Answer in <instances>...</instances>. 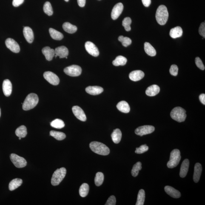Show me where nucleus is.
Masks as SVG:
<instances>
[{
	"label": "nucleus",
	"mask_w": 205,
	"mask_h": 205,
	"mask_svg": "<svg viewBox=\"0 0 205 205\" xmlns=\"http://www.w3.org/2000/svg\"><path fill=\"white\" fill-rule=\"evenodd\" d=\"M169 13L167 8L164 5H161L157 9L156 19L160 25H164L167 22Z\"/></svg>",
	"instance_id": "1"
},
{
	"label": "nucleus",
	"mask_w": 205,
	"mask_h": 205,
	"mask_svg": "<svg viewBox=\"0 0 205 205\" xmlns=\"http://www.w3.org/2000/svg\"><path fill=\"white\" fill-rule=\"evenodd\" d=\"M89 146L92 151L100 155H107L110 153V150L107 146L98 142H92Z\"/></svg>",
	"instance_id": "2"
},
{
	"label": "nucleus",
	"mask_w": 205,
	"mask_h": 205,
	"mask_svg": "<svg viewBox=\"0 0 205 205\" xmlns=\"http://www.w3.org/2000/svg\"><path fill=\"white\" fill-rule=\"evenodd\" d=\"M38 101L39 99L36 94H29L26 97L25 101L23 103V109L25 111H28L34 108L37 104Z\"/></svg>",
	"instance_id": "3"
},
{
	"label": "nucleus",
	"mask_w": 205,
	"mask_h": 205,
	"mask_svg": "<svg viewBox=\"0 0 205 205\" xmlns=\"http://www.w3.org/2000/svg\"><path fill=\"white\" fill-rule=\"evenodd\" d=\"M170 115L172 119L178 122H184L186 117V111L180 107L174 108L171 112Z\"/></svg>",
	"instance_id": "4"
},
{
	"label": "nucleus",
	"mask_w": 205,
	"mask_h": 205,
	"mask_svg": "<svg viewBox=\"0 0 205 205\" xmlns=\"http://www.w3.org/2000/svg\"><path fill=\"white\" fill-rule=\"evenodd\" d=\"M67 170L65 168H61L57 169L54 172L51 180L52 186H57L59 185L65 176Z\"/></svg>",
	"instance_id": "5"
},
{
	"label": "nucleus",
	"mask_w": 205,
	"mask_h": 205,
	"mask_svg": "<svg viewBox=\"0 0 205 205\" xmlns=\"http://www.w3.org/2000/svg\"><path fill=\"white\" fill-rule=\"evenodd\" d=\"M181 158L180 150L178 149H174L171 152L170 159L167 164L168 167L169 168H173L176 167L179 163Z\"/></svg>",
	"instance_id": "6"
},
{
	"label": "nucleus",
	"mask_w": 205,
	"mask_h": 205,
	"mask_svg": "<svg viewBox=\"0 0 205 205\" xmlns=\"http://www.w3.org/2000/svg\"><path fill=\"white\" fill-rule=\"evenodd\" d=\"M10 158L12 162L17 168H24L27 165V161L25 159L16 154H11Z\"/></svg>",
	"instance_id": "7"
},
{
	"label": "nucleus",
	"mask_w": 205,
	"mask_h": 205,
	"mask_svg": "<svg viewBox=\"0 0 205 205\" xmlns=\"http://www.w3.org/2000/svg\"><path fill=\"white\" fill-rule=\"evenodd\" d=\"M64 72L69 76H78L81 74L82 69L80 66L74 65L66 67L64 69Z\"/></svg>",
	"instance_id": "8"
},
{
	"label": "nucleus",
	"mask_w": 205,
	"mask_h": 205,
	"mask_svg": "<svg viewBox=\"0 0 205 205\" xmlns=\"http://www.w3.org/2000/svg\"><path fill=\"white\" fill-rule=\"evenodd\" d=\"M155 130V128L151 125H144L141 126L136 129L135 133L136 135L143 136L152 133Z\"/></svg>",
	"instance_id": "9"
},
{
	"label": "nucleus",
	"mask_w": 205,
	"mask_h": 205,
	"mask_svg": "<svg viewBox=\"0 0 205 205\" xmlns=\"http://www.w3.org/2000/svg\"><path fill=\"white\" fill-rule=\"evenodd\" d=\"M44 78L50 84L56 86L59 84L60 80L56 75L51 72H46L44 74Z\"/></svg>",
	"instance_id": "10"
},
{
	"label": "nucleus",
	"mask_w": 205,
	"mask_h": 205,
	"mask_svg": "<svg viewBox=\"0 0 205 205\" xmlns=\"http://www.w3.org/2000/svg\"><path fill=\"white\" fill-rule=\"evenodd\" d=\"M86 50L91 55L94 57H97L99 55V51L97 47L90 41H87L85 44Z\"/></svg>",
	"instance_id": "11"
},
{
	"label": "nucleus",
	"mask_w": 205,
	"mask_h": 205,
	"mask_svg": "<svg viewBox=\"0 0 205 205\" xmlns=\"http://www.w3.org/2000/svg\"><path fill=\"white\" fill-rule=\"evenodd\" d=\"M5 43L6 47L15 53H18L20 51L19 46L14 40L11 38H7Z\"/></svg>",
	"instance_id": "12"
},
{
	"label": "nucleus",
	"mask_w": 205,
	"mask_h": 205,
	"mask_svg": "<svg viewBox=\"0 0 205 205\" xmlns=\"http://www.w3.org/2000/svg\"><path fill=\"white\" fill-rule=\"evenodd\" d=\"M74 115L80 121L85 122L86 121L87 118L84 111L81 108L78 106H73L72 109Z\"/></svg>",
	"instance_id": "13"
},
{
	"label": "nucleus",
	"mask_w": 205,
	"mask_h": 205,
	"mask_svg": "<svg viewBox=\"0 0 205 205\" xmlns=\"http://www.w3.org/2000/svg\"><path fill=\"white\" fill-rule=\"evenodd\" d=\"M124 9V5L122 3H118L114 6L111 12V18L113 20H115L121 15Z\"/></svg>",
	"instance_id": "14"
},
{
	"label": "nucleus",
	"mask_w": 205,
	"mask_h": 205,
	"mask_svg": "<svg viewBox=\"0 0 205 205\" xmlns=\"http://www.w3.org/2000/svg\"><path fill=\"white\" fill-rule=\"evenodd\" d=\"M3 91L5 95L9 97L11 94L12 86L11 82L9 80H5L2 84Z\"/></svg>",
	"instance_id": "15"
},
{
	"label": "nucleus",
	"mask_w": 205,
	"mask_h": 205,
	"mask_svg": "<svg viewBox=\"0 0 205 205\" xmlns=\"http://www.w3.org/2000/svg\"><path fill=\"white\" fill-rule=\"evenodd\" d=\"M129 79L132 81H137L144 78V73L141 70H135L129 73Z\"/></svg>",
	"instance_id": "16"
},
{
	"label": "nucleus",
	"mask_w": 205,
	"mask_h": 205,
	"mask_svg": "<svg viewBox=\"0 0 205 205\" xmlns=\"http://www.w3.org/2000/svg\"><path fill=\"white\" fill-rule=\"evenodd\" d=\"M55 55L59 57L60 58H65L69 55L68 49L65 46H61L55 49Z\"/></svg>",
	"instance_id": "17"
},
{
	"label": "nucleus",
	"mask_w": 205,
	"mask_h": 205,
	"mask_svg": "<svg viewBox=\"0 0 205 205\" xmlns=\"http://www.w3.org/2000/svg\"><path fill=\"white\" fill-rule=\"evenodd\" d=\"M86 91L89 94L96 95L102 93L103 91V89L100 86H90L86 88Z\"/></svg>",
	"instance_id": "18"
},
{
	"label": "nucleus",
	"mask_w": 205,
	"mask_h": 205,
	"mask_svg": "<svg viewBox=\"0 0 205 205\" xmlns=\"http://www.w3.org/2000/svg\"><path fill=\"white\" fill-rule=\"evenodd\" d=\"M164 190L166 193L172 198H179L181 196V194L175 188L169 186H166L164 187Z\"/></svg>",
	"instance_id": "19"
},
{
	"label": "nucleus",
	"mask_w": 205,
	"mask_h": 205,
	"mask_svg": "<svg viewBox=\"0 0 205 205\" xmlns=\"http://www.w3.org/2000/svg\"><path fill=\"white\" fill-rule=\"evenodd\" d=\"M23 34L24 37L28 42L31 44L34 41V35L32 29L29 27H24Z\"/></svg>",
	"instance_id": "20"
},
{
	"label": "nucleus",
	"mask_w": 205,
	"mask_h": 205,
	"mask_svg": "<svg viewBox=\"0 0 205 205\" xmlns=\"http://www.w3.org/2000/svg\"><path fill=\"white\" fill-rule=\"evenodd\" d=\"M202 171V167L200 163H196L194 168L193 180L195 183H198L200 179Z\"/></svg>",
	"instance_id": "21"
},
{
	"label": "nucleus",
	"mask_w": 205,
	"mask_h": 205,
	"mask_svg": "<svg viewBox=\"0 0 205 205\" xmlns=\"http://www.w3.org/2000/svg\"><path fill=\"white\" fill-rule=\"evenodd\" d=\"M43 55L45 56L46 59L51 61L55 56V50L51 48L50 47H46L43 48L42 50Z\"/></svg>",
	"instance_id": "22"
},
{
	"label": "nucleus",
	"mask_w": 205,
	"mask_h": 205,
	"mask_svg": "<svg viewBox=\"0 0 205 205\" xmlns=\"http://www.w3.org/2000/svg\"><path fill=\"white\" fill-rule=\"evenodd\" d=\"M189 160L186 159L183 161L180 168V176L181 178H184L186 176L189 171Z\"/></svg>",
	"instance_id": "23"
},
{
	"label": "nucleus",
	"mask_w": 205,
	"mask_h": 205,
	"mask_svg": "<svg viewBox=\"0 0 205 205\" xmlns=\"http://www.w3.org/2000/svg\"><path fill=\"white\" fill-rule=\"evenodd\" d=\"M160 91V87L157 85L154 84L147 88L146 91V93L148 96L153 97L158 94Z\"/></svg>",
	"instance_id": "24"
},
{
	"label": "nucleus",
	"mask_w": 205,
	"mask_h": 205,
	"mask_svg": "<svg viewBox=\"0 0 205 205\" xmlns=\"http://www.w3.org/2000/svg\"><path fill=\"white\" fill-rule=\"evenodd\" d=\"M118 110L124 113H129L130 111V107L128 103L125 101H120L117 105Z\"/></svg>",
	"instance_id": "25"
},
{
	"label": "nucleus",
	"mask_w": 205,
	"mask_h": 205,
	"mask_svg": "<svg viewBox=\"0 0 205 205\" xmlns=\"http://www.w3.org/2000/svg\"><path fill=\"white\" fill-rule=\"evenodd\" d=\"M183 30L182 28L179 26L173 28L170 31L169 35L171 37L173 38H176L181 37L182 35Z\"/></svg>",
	"instance_id": "26"
},
{
	"label": "nucleus",
	"mask_w": 205,
	"mask_h": 205,
	"mask_svg": "<svg viewBox=\"0 0 205 205\" xmlns=\"http://www.w3.org/2000/svg\"><path fill=\"white\" fill-rule=\"evenodd\" d=\"M122 133L119 129H116L114 130L111 134L112 141L115 144H118L121 141L122 138Z\"/></svg>",
	"instance_id": "27"
},
{
	"label": "nucleus",
	"mask_w": 205,
	"mask_h": 205,
	"mask_svg": "<svg viewBox=\"0 0 205 205\" xmlns=\"http://www.w3.org/2000/svg\"><path fill=\"white\" fill-rule=\"evenodd\" d=\"M23 183V180L20 178H15L12 180L9 184V189L13 191L20 186Z\"/></svg>",
	"instance_id": "28"
},
{
	"label": "nucleus",
	"mask_w": 205,
	"mask_h": 205,
	"mask_svg": "<svg viewBox=\"0 0 205 205\" xmlns=\"http://www.w3.org/2000/svg\"><path fill=\"white\" fill-rule=\"evenodd\" d=\"M63 28L65 32L69 34H73L76 32L77 27L69 22L65 23L63 24Z\"/></svg>",
	"instance_id": "29"
},
{
	"label": "nucleus",
	"mask_w": 205,
	"mask_h": 205,
	"mask_svg": "<svg viewBox=\"0 0 205 205\" xmlns=\"http://www.w3.org/2000/svg\"><path fill=\"white\" fill-rule=\"evenodd\" d=\"M145 51L150 56H154L156 55V51L151 44L148 42L145 43L144 44Z\"/></svg>",
	"instance_id": "30"
},
{
	"label": "nucleus",
	"mask_w": 205,
	"mask_h": 205,
	"mask_svg": "<svg viewBox=\"0 0 205 205\" xmlns=\"http://www.w3.org/2000/svg\"><path fill=\"white\" fill-rule=\"evenodd\" d=\"M49 32H50L51 36L54 40L61 41L64 38V35L62 34L55 29L51 28L49 29Z\"/></svg>",
	"instance_id": "31"
},
{
	"label": "nucleus",
	"mask_w": 205,
	"mask_h": 205,
	"mask_svg": "<svg viewBox=\"0 0 205 205\" xmlns=\"http://www.w3.org/2000/svg\"><path fill=\"white\" fill-rule=\"evenodd\" d=\"M127 61V58L125 57L119 55L112 62V64L115 66H123L125 65Z\"/></svg>",
	"instance_id": "32"
},
{
	"label": "nucleus",
	"mask_w": 205,
	"mask_h": 205,
	"mask_svg": "<svg viewBox=\"0 0 205 205\" xmlns=\"http://www.w3.org/2000/svg\"><path fill=\"white\" fill-rule=\"evenodd\" d=\"M89 187L88 184L86 183H83L79 189V193L81 196L83 198L85 197L89 193Z\"/></svg>",
	"instance_id": "33"
},
{
	"label": "nucleus",
	"mask_w": 205,
	"mask_h": 205,
	"mask_svg": "<svg viewBox=\"0 0 205 205\" xmlns=\"http://www.w3.org/2000/svg\"><path fill=\"white\" fill-rule=\"evenodd\" d=\"M15 134L18 137L21 138H24L27 135V129L25 126H21L17 129L15 131Z\"/></svg>",
	"instance_id": "34"
},
{
	"label": "nucleus",
	"mask_w": 205,
	"mask_h": 205,
	"mask_svg": "<svg viewBox=\"0 0 205 205\" xmlns=\"http://www.w3.org/2000/svg\"><path fill=\"white\" fill-rule=\"evenodd\" d=\"M145 199V193L144 189H141L139 192L136 205H143Z\"/></svg>",
	"instance_id": "35"
},
{
	"label": "nucleus",
	"mask_w": 205,
	"mask_h": 205,
	"mask_svg": "<svg viewBox=\"0 0 205 205\" xmlns=\"http://www.w3.org/2000/svg\"><path fill=\"white\" fill-rule=\"evenodd\" d=\"M50 135L53 137L55 139L61 141L66 138L65 134L64 133L57 132V131L52 130L50 132Z\"/></svg>",
	"instance_id": "36"
},
{
	"label": "nucleus",
	"mask_w": 205,
	"mask_h": 205,
	"mask_svg": "<svg viewBox=\"0 0 205 205\" xmlns=\"http://www.w3.org/2000/svg\"><path fill=\"white\" fill-rule=\"evenodd\" d=\"M51 125L55 128L61 129L64 127L65 124L62 120L57 118L51 123Z\"/></svg>",
	"instance_id": "37"
},
{
	"label": "nucleus",
	"mask_w": 205,
	"mask_h": 205,
	"mask_svg": "<svg viewBox=\"0 0 205 205\" xmlns=\"http://www.w3.org/2000/svg\"><path fill=\"white\" fill-rule=\"evenodd\" d=\"M104 176L101 172H98L96 174L95 178V183L97 186H101L104 181Z\"/></svg>",
	"instance_id": "38"
},
{
	"label": "nucleus",
	"mask_w": 205,
	"mask_h": 205,
	"mask_svg": "<svg viewBox=\"0 0 205 205\" xmlns=\"http://www.w3.org/2000/svg\"><path fill=\"white\" fill-rule=\"evenodd\" d=\"M142 169V164L140 162H138L134 165L131 171L132 176L136 177L138 175L139 171Z\"/></svg>",
	"instance_id": "39"
},
{
	"label": "nucleus",
	"mask_w": 205,
	"mask_h": 205,
	"mask_svg": "<svg viewBox=\"0 0 205 205\" xmlns=\"http://www.w3.org/2000/svg\"><path fill=\"white\" fill-rule=\"evenodd\" d=\"M44 11L46 14L48 16H51L53 14V9H52L51 4L49 2H47L44 4Z\"/></svg>",
	"instance_id": "40"
},
{
	"label": "nucleus",
	"mask_w": 205,
	"mask_h": 205,
	"mask_svg": "<svg viewBox=\"0 0 205 205\" xmlns=\"http://www.w3.org/2000/svg\"><path fill=\"white\" fill-rule=\"evenodd\" d=\"M118 40L125 47H127L132 44V41L130 38L127 37H124L122 35L118 37Z\"/></svg>",
	"instance_id": "41"
},
{
	"label": "nucleus",
	"mask_w": 205,
	"mask_h": 205,
	"mask_svg": "<svg viewBox=\"0 0 205 205\" xmlns=\"http://www.w3.org/2000/svg\"><path fill=\"white\" fill-rule=\"evenodd\" d=\"M132 23V19L129 17L125 18L122 21V26H124L127 31H129L131 30L130 25Z\"/></svg>",
	"instance_id": "42"
},
{
	"label": "nucleus",
	"mask_w": 205,
	"mask_h": 205,
	"mask_svg": "<svg viewBox=\"0 0 205 205\" xmlns=\"http://www.w3.org/2000/svg\"><path fill=\"white\" fill-rule=\"evenodd\" d=\"M149 150V147L146 144L141 145L140 147L136 148L135 153L137 154H142L144 153Z\"/></svg>",
	"instance_id": "43"
},
{
	"label": "nucleus",
	"mask_w": 205,
	"mask_h": 205,
	"mask_svg": "<svg viewBox=\"0 0 205 205\" xmlns=\"http://www.w3.org/2000/svg\"><path fill=\"white\" fill-rule=\"evenodd\" d=\"M178 67L175 65H172L170 67L169 72L171 75L174 76H176L178 74Z\"/></svg>",
	"instance_id": "44"
},
{
	"label": "nucleus",
	"mask_w": 205,
	"mask_h": 205,
	"mask_svg": "<svg viewBox=\"0 0 205 205\" xmlns=\"http://www.w3.org/2000/svg\"><path fill=\"white\" fill-rule=\"evenodd\" d=\"M195 63L197 67L199 68L201 70H204L205 67L201 58L199 57H196L195 58Z\"/></svg>",
	"instance_id": "45"
},
{
	"label": "nucleus",
	"mask_w": 205,
	"mask_h": 205,
	"mask_svg": "<svg viewBox=\"0 0 205 205\" xmlns=\"http://www.w3.org/2000/svg\"><path fill=\"white\" fill-rule=\"evenodd\" d=\"M116 204V199L114 196H111L108 199L105 205H115Z\"/></svg>",
	"instance_id": "46"
},
{
	"label": "nucleus",
	"mask_w": 205,
	"mask_h": 205,
	"mask_svg": "<svg viewBox=\"0 0 205 205\" xmlns=\"http://www.w3.org/2000/svg\"><path fill=\"white\" fill-rule=\"evenodd\" d=\"M200 34L205 38V22L202 23L199 29Z\"/></svg>",
	"instance_id": "47"
},
{
	"label": "nucleus",
	"mask_w": 205,
	"mask_h": 205,
	"mask_svg": "<svg viewBox=\"0 0 205 205\" xmlns=\"http://www.w3.org/2000/svg\"><path fill=\"white\" fill-rule=\"evenodd\" d=\"M24 0H13L12 4L15 7H18L24 2Z\"/></svg>",
	"instance_id": "48"
},
{
	"label": "nucleus",
	"mask_w": 205,
	"mask_h": 205,
	"mask_svg": "<svg viewBox=\"0 0 205 205\" xmlns=\"http://www.w3.org/2000/svg\"><path fill=\"white\" fill-rule=\"evenodd\" d=\"M142 3L145 7H148L150 6L151 1V0H142Z\"/></svg>",
	"instance_id": "49"
},
{
	"label": "nucleus",
	"mask_w": 205,
	"mask_h": 205,
	"mask_svg": "<svg viewBox=\"0 0 205 205\" xmlns=\"http://www.w3.org/2000/svg\"><path fill=\"white\" fill-rule=\"evenodd\" d=\"M78 5L80 7H84L86 4V0H77Z\"/></svg>",
	"instance_id": "50"
},
{
	"label": "nucleus",
	"mask_w": 205,
	"mask_h": 205,
	"mask_svg": "<svg viewBox=\"0 0 205 205\" xmlns=\"http://www.w3.org/2000/svg\"><path fill=\"white\" fill-rule=\"evenodd\" d=\"M199 98L200 101L203 104H205V94H201L200 95Z\"/></svg>",
	"instance_id": "51"
},
{
	"label": "nucleus",
	"mask_w": 205,
	"mask_h": 205,
	"mask_svg": "<svg viewBox=\"0 0 205 205\" xmlns=\"http://www.w3.org/2000/svg\"><path fill=\"white\" fill-rule=\"evenodd\" d=\"M1 109H0V117H1Z\"/></svg>",
	"instance_id": "52"
},
{
	"label": "nucleus",
	"mask_w": 205,
	"mask_h": 205,
	"mask_svg": "<svg viewBox=\"0 0 205 205\" xmlns=\"http://www.w3.org/2000/svg\"><path fill=\"white\" fill-rule=\"evenodd\" d=\"M69 1V0H65V1L66 2H68Z\"/></svg>",
	"instance_id": "53"
},
{
	"label": "nucleus",
	"mask_w": 205,
	"mask_h": 205,
	"mask_svg": "<svg viewBox=\"0 0 205 205\" xmlns=\"http://www.w3.org/2000/svg\"><path fill=\"white\" fill-rule=\"evenodd\" d=\"M21 138H20V137H19V140H21Z\"/></svg>",
	"instance_id": "54"
}]
</instances>
